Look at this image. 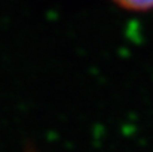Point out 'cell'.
Returning <instances> with one entry per match:
<instances>
[{
  "mask_svg": "<svg viewBox=\"0 0 153 152\" xmlns=\"http://www.w3.org/2000/svg\"><path fill=\"white\" fill-rule=\"evenodd\" d=\"M117 7L134 12V13H146L153 10V0H111Z\"/></svg>",
  "mask_w": 153,
  "mask_h": 152,
  "instance_id": "cell-1",
  "label": "cell"
}]
</instances>
